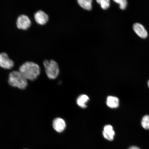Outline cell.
I'll return each mask as SVG.
<instances>
[{"instance_id": "cell-6", "label": "cell", "mask_w": 149, "mask_h": 149, "mask_svg": "<svg viewBox=\"0 0 149 149\" xmlns=\"http://www.w3.org/2000/svg\"><path fill=\"white\" fill-rule=\"evenodd\" d=\"M33 18L35 22L41 26L46 25L49 20V16L48 14L42 9L37 10L35 13Z\"/></svg>"}, {"instance_id": "cell-11", "label": "cell", "mask_w": 149, "mask_h": 149, "mask_svg": "<svg viewBox=\"0 0 149 149\" xmlns=\"http://www.w3.org/2000/svg\"><path fill=\"white\" fill-rule=\"evenodd\" d=\"M89 100L88 96L86 95H81L77 99V103L78 105L82 108L86 107V103Z\"/></svg>"}, {"instance_id": "cell-13", "label": "cell", "mask_w": 149, "mask_h": 149, "mask_svg": "<svg viewBox=\"0 0 149 149\" xmlns=\"http://www.w3.org/2000/svg\"><path fill=\"white\" fill-rule=\"evenodd\" d=\"M141 125L143 128L149 130V115H145L142 118L141 122Z\"/></svg>"}, {"instance_id": "cell-5", "label": "cell", "mask_w": 149, "mask_h": 149, "mask_svg": "<svg viewBox=\"0 0 149 149\" xmlns=\"http://www.w3.org/2000/svg\"><path fill=\"white\" fill-rule=\"evenodd\" d=\"M15 65L14 61L5 52L0 53V68L5 70H11Z\"/></svg>"}, {"instance_id": "cell-9", "label": "cell", "mask_w": 149, "mask_h": 149, "mask_svg": "<svg viewBox=\"0 0 149 149\" xmlns=\"http://www.w3.org/2000/svg\"><path fill=\"white\" fill-rule=\"evenodd\" d=\"M102 134L104 137L109 141L113 140L115 134L113 127L111 125H107L104 127Z\"/></svg>"}, {"instance_id": "cell-17", "label": "cell", "mask_w": 149, "mask_h": 149, "mask_svg": "<svg viewBox=\"0 0 149 149\" xmlns=\"http://www.w3.org/2000/svg\"><path fill=\"white\" fill-rule=\"evenodd\" d=\"M148 87H149V81H148Z\"/></svg>"}, {"instance_id": "cell-10", "label": "cell", "mask_w": 149, "mask_h": 149, "mask_svg": "<svg viewBox=\"0 0 149 149\" xmlns=\"http://www.w3.org/2000/svg\"><path fill=\"white\" fill-rule=\"evenodd\" d=\"M107 104L108 107L111 108H116L118 107L119 100L116 97L108 96L107 99Z\"/></svg>"}, {"instance_id": "cell-7", "label": "cell", "mask_w": 149, "mask_h": 149, "mask_svg": "<svg viewBox=\"0 0 149 149\" xmlns=\"http://www.w3.org/2000/svg\"><path fill=\"white\" fill-rule=\"evenodd\" d=\"M54 130L58 133H61L65 130L66 127V123L63 119L61 118H56L53 122Z\"/></svg>"}, {"instance_id": "cell-8", "label": "cell", "mask_w": 149, "mask_h": 149, "mask_svg": "<svg viewBox=\"0 0 149 149\" xmlns=\"http://www.w3.org/2000/svg\"><path fill=\"white\" fill-rule=\"evenodd\" d=\"M133 29L136 34L141 38H146L148 36V33L144 26L139 23L134 24Z\"/></svg>"}, {"instance_id": "cell-15", "label": "cell", "mask_w": 149, "mask_h": 149, "mask_svg": "<svg viewBox=\"0 0 149 149\" xmlns=\"http://www.w3.org/2000/svg\"><path fill=\"white\" fill-rule=\"evenodd\" d=\"M115 2L120 4V8L124 10L126 8L127 2L126 0H114Z\"/></svg>"}, {"instance_id": "cell-16", "label": "cell", "mask_w": 149, "mask_h": 149, "mask_svg": "<svg viewBox=\"0 0 149 149\" xmlns=\"http://www.w3.org/2000/svg\"><path fill=\"white\" fill-rule=\"evenodd\" d=\"M128 149H140L138 147L135 146H133L130 147Z\"/></svg>"}, {"instance_id": "cell-3", "label": "cell", "mask_w": 149, "mask_h": 149, "mask_svg": "<svg viewBox=\"0 0 149 149\" xmlns=\"http://www.w3.org/2000/svg\"><path fill=\"white\" fill-rule=\"evenodd\" d=\"M47 76L51 79H54L58 76L59 70L58 64L56 61L45 59L43 61Z\"/></svg>"}, {"instance_id": "cell-1", "label": "cell", "mask_w": 149, "mask_h": 149, "mask_svg": "<svg viewBox=\"0 0 149 149\" xmlns=\"http://www.w3.org/2000/svg\"><path fill=\"white\" fill-rule=\"evenodd\" d=\"M27 80L34 81L40 75L41 68L38 64L32 61H27L19 67L18 70Z\"/></svg>"}, {"instance_id": "cell-14", "label": "cell", "mask_w": 149, "mask_h": 149, "mask_svg": "<svg viewBox=\"0 0 149 149\" xmlns=\"http://www.w3.org/2000/svg\"><path fill=\"white\" fill-rule=\"evenodd\" d=\"M97 2L100 4L102 8L104 10L109 8L110 6V1L109 0H97Z\"/></svg>"}, {"instance_id": "cell-12", "label": "cell", "mask_w": 149, "mask_h": 149, "mask_svg": "<svg viewBox=\"0 0 149 149\" xmlns=\"http://www.w3.org/2000/svg\"><path fill=\"white\" fill-rule=\"evenodd\" d=\"M78 3L83 8L89 10L92 8V1L91 0H79Z\"/></svg>"}, {"instance_id": "cell-2", "label": "cell", "mask_w": 149, "mask_h": 149, "mask_svg": "<svg viewBox=\"0 0 149 149\" xmlns=\"http://www.w3.org/2000/svg\"><path fill=\"white\" fill-rule=\"evenodd\" d=\"M8 81L11 86L21 89H25L28 85L27 80L18 70L12 71L9 73Z\"/></svg>"}, {"instance_id": "cell-4", "label": "cell", "mask_w": 149, "mask_h": 149, "mask_svg": "<svg viewBox=\"0 0 149 149\" xmlns=\"http://www.w3.org/2000/svg\"><path fill=\"white\" fill-rule=\"evenodd\" d=\"M31 23V19L25 14L19 15L17 18L16 22L17 28L23 31L27 30L30 28Z\"/></svg>"}]
</instances>
